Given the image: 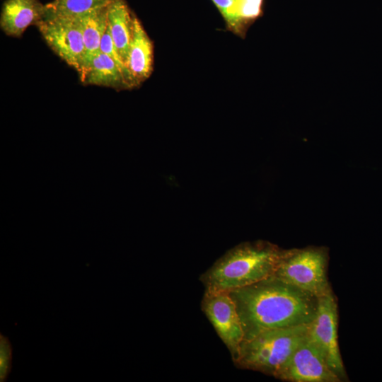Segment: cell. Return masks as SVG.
<instances>
[{"mask_svg": "<svg viewBox=\"0 0 382 382\" xmlns=\"http://www.w3.org/2000/svg\"><path fill=\"white\" fill-rule=\"evenodd\" d=\"M238 313L243 340L272 329L311 323L318 297L272 275L228 291Z\"/></svg>", "mask_w": 382, "mask_h": 382, "instance_id": "cell-1", "label": "cell"}, {"mask_svg": "<svg viewBox=\"0 0 382 382\" xmlns=\"http://www.w3.org/2000/svg\"><path fill=\"white\" fill-rule=\"evenodd\" d=\"M283 250L265 241L238 244L201 275L205 291H231L274 275Z\"/></svg>", "mask_w": 382, "mask_h": 382, "instance_id": "cell-2", "label": "cell"}, {"mask_svg": "<svg viewBox=\"0 0 382 382\" xmlns=\"http://www.w3.org/2000/svg\"><path fill=\"white\" fill-rule=\"evenodd\" d=\"M311 323L267 330L243 340L233 362L239 368L275 376L308 337Z\"/></svg>", "mask_w": 382, "mask_h": 382, "instance_id": "cell-3", "label": "cell"}, {"mask_svg": "<svg viewBox=\"0 0 382 382\" xmlns=\"http://www.w3.org/2000/svg\"><path fill=\"white\" fill-rule=\"evenodd\" d=\"M328 255L323 248L284 250L274 276L320 297L330 289Z\"/></svg>", "mask_w": 382, "mask_h": 382, "instance_id": "cell-4", "label": "cell"}, {"mask_svg": "<svg viewBox=\"0 0 382 382\" xmlns=\"http://www.w3.org/2000/svg\"><path fill=\"white\" fill-rule=\"evenodd\" d=\"M36 26L51 50L79 74L85 48L79 17L57 14L47 8L44 18Z\"/></svg>", "mask_w": 382, "mask_h": 382, "instance_id": "cell-5", "label": "cell"}, {"mask_svg": "<svg viewBox=\"0 0 382 382\" xmlns=\"http://www.w3.org/2000/svg\"><path fill=\"white\" fill-rule=\"evenodd\" d=\"M337 321V303L330 288L318 297L317 313L309 334L324 354L329 366L343 381L347 374L339 348Z\"/></svg>", "mask_w": 382, "mask_h": 382, "instance_id": "cell-6", "label": "cell"}, {"mask_svg": "<svg viewBox=\"0 0 382 382\" xmlns=\"http://www.w3.org/2000/svg\"><path fill=\"white\" fill-rule=\"evenodd\" d=\"M201 308L231 354L238 356L244 333L236 304L228 291H205Z\"/></svg>", "mask_w": 382, "mask_h": 382, "instance_id": "cell-7", "label": "cell"}, {"mask_svg": "<svg viewBox=\"0 0 382 382\" xmlns=\"http://www.w3.org/2000/svg\"><path fill=\"white\" fill-rule=\"evenodd\" d=\"M274 377L292 382L342 381L329 366L324 354L310 334Z\"/></svg>", "mask_w": 382, "mask_h": 382, "instance_id": "cell-8", "label": "cell"}, {"mask_svg": "<svg viewBox=\"0 0 382 382\" xmlns=\"http://www.w3.org/2000/svg\"><path fill=\"white\" fill-rule=\"evenodd\" d=\"M46 11V5L39 0H6L1 8V29L8 36L19 37L43 18Z\"/></svg>", "mask_w": 382, "mask_h": 382, "instance_id": "cell-9", "label": "cell"}, {"mask_svg": "<svg viewBox=\"0 0 382 382\" xmlns=\"http://www.w3.org/2000/svg\"><path fill=\"white\" fill-rule=\"evenodd\" d=\"M127 66L137 86L151 74L154 66V44L140 21L134 16Z\"/></svg>", "mask_w": 382, "mask_h": 382, "instance_id": "cell-10", "label": "cell"}, {"mask_svg": "<svg viewBox=\"0 0 382 382\" xmlns=\"http://www.w3.org/2000/svg\"><path fill=\"white\" fill-rule=\"evenodd\" d=\"M134 16L125 0H115L108 8V26L116 49L126 65Z\"/></svg>", "mask_w": 382, "mask_h": 382, "instance_id": "cell-11", "label": "cell"}, {"mask_svg": "<svg viewBox=\"0 0 382 382\" xmlns=\"http://www.w3.org/2000/svg\"><path fill=\"white\" fill-rule=\"evenodd\" d=\"M81 83L123 90L131 88L122 71L108 54L100 52L79 75Z\"/></svg>", "mask_w": 382, "mask_h": 382, "instance_id": "cell-12", "label": "cell"}, {"mask_svg": "<svg viewBox=\"0 0 382 382\" xmlns=\"http://www.w3.org/2000/svg\"><path fill=\"white\" fill-rule=\"evenodd\" d=\"M108 8H99L79 16L83 42L84 58L81 75L88 67L93 58L100 52V43L106 30Z\"/></svg>", "mask_w": 382, "mask_h": 382, "instance_id": "cell-13", "label": "cell"}, {"mask_svg": "<svg viewBox=\"0 0 382 382\" xmlns=\"http://www.w3.org/2000/svg\"><path fill=\"white\" fill-rule=\"evenodd\" d=\"M264 0H233L224 18L228 30L244 38L248 28L262 13Z\"/></svg>", "mask_w": 382, "mask_h": 382, "instance_id": "cell-14", "label": "cell"}, {"mask_svg": "<svg viewBox=\"0 0 382 382\" xmlns=\"http://www.w3.org/2000/svg\"><path fill=\"white\" fill-rule=\"evenodd\" d=\"M115 0H54L47 8L57 14L76 17L91 11L108 7Z\"/></svg>", "mask_w": 382, "mask_h": 382, "instance_id": "cell-15", "label": "cell"}, {"mask_svg": "<svg viewBox=\"0 0 382 382\" xmlns=\"http://www.w3.org/2000/svg\"><path fill=\"white\" fill-rule=\"evenodd\" d=\"M100 52L108 54L112 58L118 65L122 71L126 80L129 83L131 88L137 86L134 79H133L129 69L122 60L119 52H117L114 42L112 39L109 28L107 25L106 30L103 36L100 43Z\"/></svg>", "mask_w": 382, "mask_h": 382, "instance_id": "cell-16", "label": "cell"}, {"mask_svg": "<svg viewBox=\"0 0 382 382\" xmlns=\"http://www.w3.org/2000/svg\"><path fill=\"white\" fill-rule=\"evenodd\" d=\"M12 345L9 338L0 333V381H7L12 369Z\"/></svg>", "mask_w": 382, "mask_h": 382, "instance_id": "cell-17", "label": "cell"}, {"mask_svg": "<svg viewBox=\"0 0 382 382\" xmlns=\"http://www.w3.org/2000/svg\"><path fill=\"white\" fill-rule=\"evenodd\" d=\"M212 1L216 6L222 17L224 18L228 9L231 6L233 0H212Z\"/></svg>", "mask_w": 382, "mask_h": 382, "instance_id": "cell-18", "label": "cell"}]
</instances>
